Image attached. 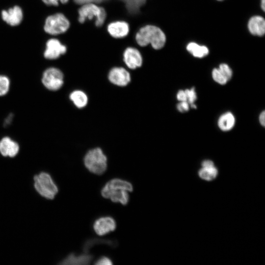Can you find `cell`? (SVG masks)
Returning <instances> with one entry per match:
<instances>
[{
  "instance_id": "1",
  "label": "cell",
  "mask_w": 265,
  "mask_h": 265,
  "mask_svg": "<svg viewBox=\"0 0 265 265\" xmlns=\"http://www.w3.org/2000/svg\"><path fill=\"white\" fill-rule=\"evenodd\" d=\"M133 190L132 184L121 179L114 178L108 181L101 190V195L114 203L127 205L129 201V192Z\"/></svg>"
},
{
  "instance_id": "2",
  "label": "cell",
  "mask_w": 265,
  "mask_h": 265,
  "mask_svg": "<svg viewBox=\"0 0 265 265\" xmlns=\"http://www.w3.org/2000/svg\"><path fill=\"white\" fill-rule=\"evenodd\" d=\"M136 43L141 47L150 45L155 50H160L165 45L166 36L158 26L146 25L140 27L134 37Z\"/></svg>"
},
{
  "instance_id": "3",
  "label": "cell",
  "mask_w": 265,
  "mask_h": 265,
  "mask_svg": "<svg viewBox=\"0 0 265 265\" xmlns=\"http://www.w3.org/2000/svg\"><path fill=\"white\" fill-rule=\"evenodd\" d=\"M78 22L84 23L87 20H94L98 27L102 26L106 18L105 9L93 2H88L82 5L78 9Z\"/></svg>"
},
{
  "instance_id": "4",
  "label": "cell",
  "mask_w": 265,
  "mask_h": 265,
  "mask_svg": "<svg viewBox=\"0 0 265 265\" xmlns=\"http://www.w3.org/2000/svg\"><path fill=\"white\" fill-rule=\"evenodd\" d=\"M84 164L90 172L101 175L106 170L107 158L101 149L94 148L88 151L85 154Z\"/></svg>"
},
{
  "instance_id": "5",
  "label": "cell",
  "mask_w": 265,
  "mask_h": 265,
  "mask_svg": "<svg viewBox=\"0 0 265 265\" xmlns=\"http://www.w3.org/2000/svg\"><path fill=\"white\" fill-rule=\"evenodd\" d=\"M71 26L68 18L62 13H56L47 17L44 25L45 31L52 35L65 33Z\"/></svg>"
},
{
  "instance_id": "6",
  "label": "cell",
  "mask_w": 265,
  "mask_h": 265,
  "mask_svg": "<svg viewBox=\"0 0 265 265\" xmlns=\"http://www.w3.org/2000/svg\"><path fill=\"white\" fill-rule=\"evenodd\" d=\"M34 186L36 190L42 196L48 199L54 198L58 192V188L51 176L46 172H41L34 177Z\"/></svg>"
},
{
  "instance_id": "7",
  "label": "cell",
  "mask_w": 265,
  "mask_h": 265,
  "mask_svg": "<svg viewBox=\"0 0 265 265\" xmlns=\"http://www.w3.org/2000/svg\"><path fill=\"white\" fill-rule=\"evenodd\" d=\"M42 82L44 86L51 91L59 89L64 83L62 71L55 67H50L43 72Z\"/></svg>"
},
{
  "instance_id": "8",
  "label": "cell",
  "mask_w": 265,
  "mask_h": 265,
  "mask_svg": "<svg viewBox=\"0 0 265 265\" xmlns=\"http://www.w3.org/2000/svg\"><path fill=\"white\" fill-rule=\"evenodd\" d=\"M67 47L57 38H51L46 43V48L44 52L45 58L56 59L66 53Z\"/></svg>"
},
{
  "instance_id": "9",
  "label": "cell",
  "mask_w": 265,
  "mask_h": 265,
  "mask_svg": "<svg viewBox=\"0 0 265 265\" xmlns=\"http://www.w3.org/2000/svg\"><path fill=\"white\" fill-rule=\"evenodd\" d=\"M123 60L126 66L132 70L140 67L143 64V56L140 51L134 47H128L123 53Z\"/></svg>"
},
{
  "instance_id": "10",
  "label": "cell",
  "mask_w": 265,
  "mask_h": 265,
  "mask_svg": "<svg viewBox=\"0 0 265 265\" xmlns=\"http://www.w3.org/2000/svg\"><path fill=\"white\" fill-rule=\"evenodd\" d=\"M108 79L112 83L119 86H126L131 80L129 72L124 67L117 66L110 70Z\"/></svg>"
},
{
  "instance_id": "11",
  "label": "cell",
  "mask_w": 265,
  "mask_h": 265,
  "mask_svg": "<svg viewBox=\"0 0 265 265\" xmlns=\"http://www.w3.org/2000/svg\"><path fill=\"white\" fill-rule=\"evenodd\" d=\"M109 35L115 39L127 37L130 31L129 24L124 20H116L110 22L106 26Z\"/></svg>"
},
{
  "instance_id": "12",
  "label": "cell",
  "mask_w": 265,
  "mask_h": 265,
  "mask_svg": "<svg viewBox=\"0 0 265 265\" xmlns=\"http://www.w3.org/2000/svg\"><path fill=\"white\" fill-rule=\"evenodd\" d=\"M116 227L115 219L109 216H102L96 219L93 224L95 232L101 236L114 231Z\"/></svg>"
},
{
  "instance_id": "13",
  "label": "cell",
  "mask_w": 265,
  "mask_h": 265,
  "mask_svg": "<svg viewBox=\"0 0 265 265\" xmlns=\"http://www.w3.org/2000/svg\"><path fill=\"white\" fill-rule=\"evenodd\" d=\"M2 19L11 26L19 25L23 18V12L18 5L14 6L7 10H3L1 12Z\"/></svg>"
},
{
  "instance_id": "14",
  "label": "cell",
  "mask_w": 265,
  "mask_h": 265,
  "mask_svg": "<svg viewBox=\"0 0 265 265\" xmlns=\"http://www.w3.org/2000/svg\"><path fill=\"white\" fill-rule=\"evenodd\" d=\"M19 151V146L17 142L9 137H3L0 141V153L4 157H14Z\"/></svg>"
},
{
  "instance_id": "15",
  "label": "cell",
  "mask_w": 265,
  "mask_h": 265,
  "mask_svg": "<svg viewBox=\"0 0 265 265\" xmlns=\"http://www.w3.org/2000/svg\"><path fill=\"white\" fill-rule=\"evenodd\" d=\"M92 258V256L87 253L79 255L72 253L64 258L60 263V264L69 265H88L91 262Z\"/></svg>"
},
{
  "instance_id": "16",
  "label": "cell",
  "mask_w": 265,
  "mask_h": 265,
  "mask_svg": "<svg viewBox=\"0 0 265 265\" xmlns=\"http://www.w3.org/2000/svg\"><path fill=\"white\" fill-rule=\"evenodd\" d=\"M248 27L253 35L262 36L265 32V19L259 16L252 17L248 22Z\"/></svg>"
},
{
  "instance_id": "17",
  "label": "cell",
  "mask_w": 265,
  "mask_h": 265,
  "mask_svg": "<svg viewBox=\"0 0 265 265\" xmlns=\"http://www.w3.org/2000/svg\"><path fill=\"white\" fill-rule=\"evenodd\" d=\"M69 98L75 106L79 108L84 107L88 103V97L81 90L73 91L70 94Z\"/></svg>"
},
{
  "instance_id": "18",
  "label": "cell",
  "mask_w": 265,
  "mask_h": 265,
  "mask_svg": "<svg viewBox=\"0 0 265 265\" xmlns=\"http://www.w3.org/2000/svg\"><path fill=\"white\" fill-rule=\"evenodd\" d=\"M235 119L233 114L228 112L222 114L219 118L218 125L219 128L223 131L230 130L235 125Z\"/></svg>"
},
{
  "instance_id": "19",
  "label": "cell",
  "mask_w": 265,
  "mask_h": 265,
  "mask_svg": "<svg viewBox=\"0 0 265 265\" xmlns=\"http://www.w3.org/2000/svg\"><path fill=\"white\" fill-rule=\"evenodd\" d=\"M187 50L194 56L201 58L206 56L209 53V50L205 46H200L194 43H189L186 47Z\"/></svg>"
},
{
  "instance_id": "20",
  "label": "cell",
  "mask_w": 265,
  "mask_h": 265,
  "mask_svg": "<svg viewBox=\"0 0 265 265\" xmlns=\"http://www.w3.org/2000/svg\"><path fill=\"white\" fill-rule=\"evenodd\" d=\"M97 244H104L109 245L110 246H116V242L115 241L103 239L99 238H91L88 239L85 242L83 245V250L85 252L87 253L90 248L94 245Z\"/></svg>"
},
{
  "instance_id": "21",
  "label": "cell",
  "mask_w": 265,
  "mask_h": 265,
  "mask_svg": "<svg viewBox=\"0 0 265 265\" xmlns=\"http://www.w3.org/2000/svg\"><path fill=\"white\" fill-rule=\"evenodd\" d=\"M217 170L214 166L210 167H202L199 172L200 177L205 180L210 181L214 179L217 175Z\"/></svg>"
},
{
  "instance_id": "22",
  "label": "cell",
  "mask_w": 265,
  "mask_h": 265,
  "mask_svg": "<svg viewBox=\"0 0 265 265\" xmlns=\"http://www.w3.org/2000/svg\"><path fill=\"white\" fill-rule=\"evenodd\" d=\"M10 80L4 75H0V96L6 95L10 88Z\"/></svg>"
},
{
  "instance_id": "23",
  "label": "cell",
  "mask_w": 265,
  "mask_h": 265,
  "mask_svg": "<svg viewBox=\"0 0 265 265\" xmlns=\"http://www.w3.org/2000/svg\"><path fill=\"white\" fill-rule=\"evenodd\" d=\"M212 77L214 80L220 84H224L228 81L218 68L213 69L212 72Z\"/></svg>"
},
{
  "instance_id": "24",
  "label": "cell",
  "mask_w": 265,
  "mask_h": 265,
  "mask_svg": "<svg viewBox=\"0 0 265 265\" xmlns=\"http://www.w3.org/2000/svg\"><path fill=\"white\" fill-rule=\"evenodd\" d=\"M218 69L228 80L231 78L232 76V71L227 64L224 63L220 64Z\"/></svg>"
},
{
  "instance_id": "25",
  "label": "cell",
  "mask_w": 265,
  "mask_h": 265,
  "mask_svg": "<svg viewBox=\"0 0 265 265\" xmlns=\"http://www.w3.org/2000/svg\"><path fill=\"white\" fill-rule=\"evenodd\" d=\"M186 96V101L189 104H192L196 100L197 96L195 91V89L192 88L191 89H186L185 90Z\"/></svg>"
},
{
  "instance_id": "26",
  "label": "cell",
  "mask_w": 265,
  "mask_h": 265,
  "mask_svg": "<svg viewBox=\"0 0 265 265\" xmlns=\"http://www.w3.org/2000/svg\"><path fill=\"white\" fill-rule=\"evenodd\" d=\"M97 265H110L112 264V260L108 257L103 256L99 258L95 262Z\"/></svg>"
},
{
  "instance_id": "27",
  "label": "cell",
  "mask_w": 265,
  "mask_h": 265,
  "mask_svg": "<svg viewBox=\"0 0 265 265\" xmlns=\"http://www.w3.org/2000/svg\"><path fill=\"white\" fill-rule=\"evenodd\" d=\"M177 108L181 112L187 111L189 109V104L187 101H182L177 105Z\"/></svg>"
},
{
  "instance_id": "28",
  "label": "cell",
  "mask_w": 265,
  "mask_h": 265,
  "mask_svg": "<svg viewBox=\"0 0 265 265\" xmlns=\"http://www.w3.org/2000/svg\"><path fill=\"white\" fill-rule=\"evenodd\" d=\"M177 98L181 102L186 101V96L185 91L182 90L179 91L177 94Z\"/></svg>"
},
{
  "instance_id": "29",
  "label": "cell",
  "mask_w": 265,
  "mask_h": 265,
  "mask_svg": "<svg viewBox=\"0 0 265 265\" xmlns=\"http://www.w3.org/2000/svg\"><path fill=\"white\" fill-rule=\"evenodd\" d=\"M46 5L49 6H57L59 4L58 0H42Z\"/></svg>"
},
{
  "instance_id": "30",
  "label": "cell",
  "mask_w": 265,
  "mask_h": 265,
  "mask_svg": "<svg viewBox=\"0 0 265 265\" xmlns=\"http://www.w3.org/2000/svg\"><path fill=\"white\" fill-rule=\"evenodd\" d=\"M202 165L203 167H210L214 166L213 162L210 160L204 161Z\"/></svg>"
},
{
  "instance_id": "31",
  "label": "cell",
  "mask_w": 265,
  "mask_h": 265,
  "mask_svg": "<svg viewBox=\"0 0 265 265\" xmlns=\"http://www.w3.org/2000/svg\"><path fill=\"white\" fill-rule=\"evenodd\" d=\"M265 111H264L260 114V116H259L260 123L263 126H265Z\"/></svg>"
},
{
  "instance_id": "32",
  "label": "cell",
  "mask_w": 265,
  "mask_h": 265,
  "mask_svg": "<svg viewBox=\"0 0 265 265\" xmlns=\"http://www.w3.org/2000/svg\"><path fill=\"white\" fill-rule=\"evenodd\" d=\"M261 7L264 11L265 9V0H261Z\"/></svg>"
},
{
  "instance_id": "33",
  "label": "cell",
  "mask_w": 265,
  "mask_h": 265,
  "mask_svg": "<svg viewBox=\"0 0 265 265\" xmlns=\"http://www.w3.org/2000/svg\"><path fill=\"white\" fill-rule=\"evenodd\" d=\"M69 0H58L59 2H60L62 4H66L68 2Z\"/></svg>"
},
{
  "instance_id": "34",
  "label": "cell",
  "mask_w": 265,
  "mask_h": 265,
  "mask_svg": "<svg viewBox=\"0 0 265 265\" xmlns=\"http://www.w3.org/2000/svg\"></svg>"
}]
</instances>
